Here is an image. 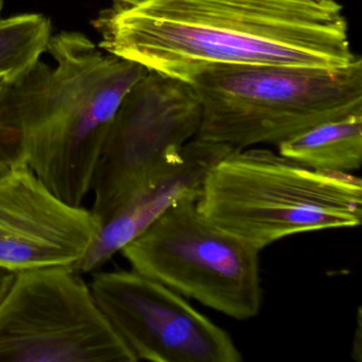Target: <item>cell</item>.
Listing matches in <instances>:
<instances>
[{"mask_svg": "<svg viewBox=\"0 0 362 362\" xmlns=\"http://www.w3.org/2000/svg\"><path fill=\"white\" fill-rule=\"evenodd\" d=\"M103 52L186 82L211 65L340 69L355 62L336 0H110Z\"/></svg>", "mask_w": 362, "mask_h": 362, "instance_id": "cell-1", "label": "cell"}, {"mask_svg": "<svg viewBox=\"0 0 362 362\" xmlns=\"http://www.w3.org/2000/svg\"><path fill=\"white\" fill-rule=\"evenodd\" d=\"M41 60L0 81V160L26 165L80 206L124 97L148 69L107 54L77 31L52 35Z\"/></svg>", "mask_w": 362, "mask_h": 362, "instance_id": "cell-2", "label": "cell"}, {"mask_svg": "<svg viewBox=\"0 0 362 362\" xmlns=\"http://www.w3.org/2000/svg\"><path fill=\"white\" fill-rule=\"evenodd\" d=\"M197 209L257 251L300 233L357 228L362 181L315 170L266 149H235L214 165Z\"/></svg>", "mask_w": 362, "mask_h": 362, "instance_id": "cell-3", "label": "cell"}, {"mask_svg": "<svg viewBox=\"0 0 362 362\" xmlns=\"http://www.w3.org/2000/svg\"><path fill=\"white\" fill-rule=\"evenodd\" d=\"M185 83L202 105L196 139L245 149L279 146L328 120L362 111V60L340 69L211 65Z\"/></svg>", "mask_w": 362, "mask_h": 362, "instance_id": "cell-4", "label": "cell"}, {"mask_svg": "<svg viewBox=\"0 0 362 362\" xmlns=\"http://www.w3.org/2000/svg\"><path fill=\"white\" fill-rule=\"evenodd\" d=\"M196 197L171 205L122 247L132 270L243 321L262 308L259 251L206 219Z\"/></svg>", "mask_w": 362, "mask_h": 362, "instance_id": "cell-5", "label": "cell"}, {"mask_svg": "<svg viewBox=\"0 0 362 362\" xmlns=\"http://www.w3.org/2000/svg\"><path fill=\"white\" fill-rule=\"evenodd\" d=\"M71 267L21 271L0 304V362H135Z\"/></svg>", "mask_w": 362, "mask_h": 362, "instance_id": "cell-6", "label": "cell"}, {"mask_svg": "<svg viewBox=\"0 0 362 362\" xmlns=\"http://www.w3.org/2000/svg\"><path fill=\"white\" fill-rule=\"evenodd\" d=\"M202 105L189 84L148 71L122 100L93 175L101 224L180 162L196 137Z\"/></svg>", "mask_w": 362, "mask_h": 362, "instance_id": "cell-7", "label": "cell"}, {"mask_svg": "<svg viewBox=\"0 0 362 362\" xmlns=\"http://www.w3.org/2000/svg\"><path fill=\"white\" fill-rule=\"evenodd\" d=\"M90 287L136 361H243L228 332L154 279L134 270H97Z\"/></svg>", "mask_w": 362, "mask_h": 362, "instance_id": "cell-8", "label": "cell"}, {"mask_svg": "<svg viewBox=\"0 0 362 362\" xmlns=\"http://www.w3.org/2000/svg\"><path fill=\"white\" fill-rule=\"evenodd\" d=\"M100 226L92 211L61 200L26 165L0 177V267H73Z\"/></svg>", "mask_w": 362, "mask_h": 362, "instance_id": "cell-9", "label": "cell"}, {"mask_svg": "<svg viewBox=\"0 0 362 362\" xmlns=\"http://www.w3.org/2000/svg\"><path fill=\"white\" fill-rule=\"evenodd\" d=\"M233 150L230 146L197 139L186 144L180 162L101 224L83 257L71 268L81 275L95 272L177 201L185 197L198 199L209 169Z\"/></svg>", "mask_w": 362, "mask_h": 362, "instance_id": "cell-10", "label": "cell"}, {"mask_svg": "<svg viewBox=\"0 0 362 362\" xmlns=\"http://www.w3.org/2000/svg\"><path fill=\"white\" fill-rule=\"evenodd\" d=\"M284 158L315 170L349 173L362 164V111L311 127L279 144Z\"/></svg>", "mask_w": 362, "mask_h": 362, "instance_id": "cell-11", "label": "cell"}, {"mask_svg": "<svg viewBox=\"0 0 362 362\" xmlns=\"http://www.w3.org/2000/svg\"><path fill=\"white\" fill-rule=\"evenodd\" d=\"M52 35V22L41 13L0 18V81L40 60Z\"/></svg>", "mask_w": 362, "mask_h": 362, "instance_id": "cell-12", "label": "cell"}, {"mask_svg": "<svg viewBox=\"0 0 362 362\" xmlns=\"http://www.w3.org/2000/svg\"><path fill=\"white\" fill-rule=\"evenodd\" d=\"M361 308L358 309L357 323L354 332L353 345H351V358L355 361L361 362L362 360V317Z\"/></svg>", "mask_w": 362, "mask_h": 362, "instance_id": "cell-13", "label": "cell"}, {"mask_svg": "<svg viewBox=\"0 0 362 362\" xmlns=\"http://www.w3.org/2000/svg\"><path fill=\"white\" fill-rule=\"evenodd\" d=\"M16 274L18 272L16 271L0 267V304L5 300L8 292L11 289L12 285L16 281Z\"/></svg>", "mask_w": 362, "mask_h": 362, "instance_id": "cell-14", "label": "cell"}, {"mask_svg": "<svg viewBox=\"0 0 362 362\" xmlns=\"http://www.w3.org/2000/svg\"><path fill=\"white\" fill-rule=\"evenodd\" d=\"M10 168H11V167L8 166L5 162H3V160H0V177H3V175H5L6 173L10 170Z\"/></svg>", "mask_w": 362, "mask_h": 362, "instance_id": "cell-15", "label": "cell"}, {"mask_svg": "<svg viewBox=\"0 0 362 362\" xmlns=\"http://www.w3.org/2000/svg\"><path fill=\"white\" fill-rule=\"evenodd\" d=\"M4 6H5V0H0V16H1V12H3Z\"/></svg>", "mask_w": 362, "mask_h": 362, "instance_id": "cell-16", "label": "cell"}]
</instances>
